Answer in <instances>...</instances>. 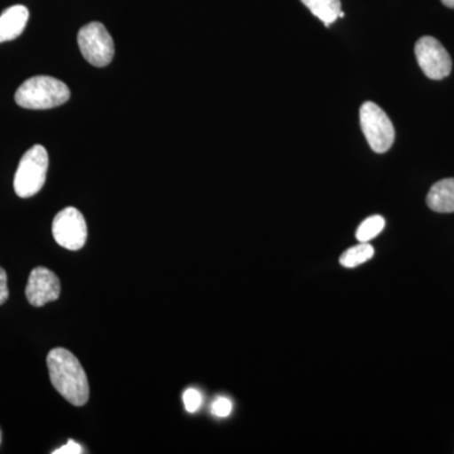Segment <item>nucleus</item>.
<instances>
[{"label":"nucleus","mask_w":454,"mask_h":454,"mask_svg":"<svg viewBox=\"0 0 454 454\" xmlns=\"http://www.w3.org/2000/svg\"><path fill=\"white\" fill-rule=\"evenodd\" d=\"M427 205L430 210L439 214L454 212V178L442 179L430 188L427 196Z\"/></svg>","instance_id":"nucleus-10"},{"label":"nucleus","mask_w":454,"mask_h":454,"mask_svg":"<svg viewBox=\"0 0 454 454\" xmlns=\"http://www.w3.org/2000/svg\"><path fill=\"white\" fill-rule=\"evenodd\" d=\"M61 294V283L50 269L37 267L29 274L26 297L33 307H43L50 301L59 300Z\"/></svg>","instance_id":"nucleus-8"},{"label":"nucleus","mask_w":454,"mask_h":454,"mask_svg":"<svg viewBox=\"0 0 454 454\" xmlns=\"http://www.w3.org/2000/svg\"><path fill=\"white\" fill-rule=\"evenodd\" d=\"M375 255V250L369 243H360L356 247H349L340 255V264L343 268H356L364 262H369Z\"/></svg>","instance_id":"nucleus-12"},{"label":"nucleus","mask_w":454,"mask_h":454,"mask_svg":"<svg viewBox=\"0 0 454 454\" xmlns=\"http://www.w3.org/2000/svg\"><path fill=\"white\" fill-rule=\"evenodd\" d=\"M83 453L82 447L77 444L76 442L70 439L66 446L59 448L53 454H82Z\"/></svg>","instance_id":"nucleus-17"},{"label":"nucleus","mask_w":454,"mask_h":454,"mask_svg":"<svg viewBox=\"0 0 454 454\" xmlns=\"http://www.w3.org/2000/svg\"><path fill=\"white\" fill-rule=\"evenodd\" d=\"M52 234L59 247L73 252L82 249L88 239V226L82 212L74 207L59 212L53 220Z\"/></svg>","instance_id":"nucleus-6"},{"label":"nucleus","mask_w":454,"mask_h":454,"mask_svg":"<svg viewBox=\"0 0 454 454\" xmlns=\"http://www.w3.org/2000/svg\"><path fill=\"white\" fill-rule=\"evenodd\" d=\"M49 153L40 145L32 146L20 160L14 176V191L22 199L37 195L46 182Z\"/></svg>","instance_id":"nucleus-3"},{"label":"nucleus","mask_w":454,"mask_h":454,"mask_svg":"<svg viewBox=\"0 0 454 454\" xmlns=\"http://www.w3.org/2000/svg\"><path fill=\"white\" fill-rule=\"evenodd\" d=\"M385 227V219L380 215H373V216L367 217L361 225L358 226L356 231V239L358 243H369L370 240L375 239L376 236L380 234Z\"/></svg>","instance_id":"nucleus-13"},{"label":"nucleus","mask_w":454,"mask_h":454,"mask_svg":"<svg viewBox=\"0 0 454 454\" xmlns=\"http://www.w3.org/2000/svg\"><path fill=\"white\" fill-rule=\"evenodd\" d=\"M203 402L202 394L199 390L190 387L184 393V408L188 413H195L201 408Z\"/></svg>","instance_id":"nucleus-14"},{"label":"nucleus","mask_w":454,"mask_h":454,"mask_svg":"<svg viewBox=\"0 0 454 454\" xmlns=\"http://www.w3.org/2000/svg\"><path fill=\"white\" fill-rule=\"evenodd\" d=\"M8 277L4 269L0 268V306L8 300Z\"/></svg>","instance_id":"nucleus-16"},{"label":"nucleus","mask_w":454,"mask_h":454,"mask_svg":"<svg viewBox=\"0 0 454 454\" xmlns=\"http://www.w3.org/2000/svg\"><path fill=\"white\" fill-rule=\"evenodd\" d=\"M29 20V11L25 5H13L0 16V43L13 41L25 31Z\"/></svg>","instance_id":"nucleus-9"},{"label":"nucleus","mask_w":454,"mask_h":454,"mask_svg":"<svg viewBox=\"0 0 454 454\" xmlns=\"http://www.w3.org/2000/svg\"><path fill=\"white\" fill-rule=\"evenodd\" d=\"M80 51L86 61L97 67H106L113 61L114 41L103 23L91 22L83 26L77 35Z\"/></svg>","instance_id":"nucleus-5"},{"label":"nucleus","mask_w":454,"mask_h":454,"mask_svg":"<svg viewBox=\"0 0 454 454\" xmlns=\"http://www.w3.org/2000/svg\"><path fill=\"white\" fill-rule=\"evenodd\" d=\"M301 2L312 12L313 16L322 20L325 27H330L339 18L340 0H301Z\"/></svg>","instance_id":"nucleus-11"},{"label":"nucleus","mask_w":454,"mask_h":454,"mask_svg":"<svg viewBox=\"0 0 454 454\" xmlns=\"http://www.w3.org/2000/svg\"><path fill=\"white\" fill-rule=\"evenodd\" d=\"M47 366L51 382L68 403L74 406L88 403V376L73 352L62 348H53L47 356Z\"/></svg>","instance_id":"nucleus-1"},{"label":"nucleus","mask_w":454,"mask_h":454,"mask_svg":"<svg viewBox=\"0 0 454 454\" xmlns=\"http://www.w3.org/2000/svg\"><path fill=\"white\" fill-rule=\"evenodd\" d=\"M441 2L443 3L446 7L454 9V0H441Z\"/></svg>","instance_id":"nucleus-18"},{"label":"nucleus","mask_w":454,"mask_h":454,"mask_svg":"<svg viewBox=\"0 0 454 454\" xmlns=\"http://www.w3.org/2000/svg\"><path fill=\"white\" fill-rule=\"evenodd\" d=\"M361 129L369 145L376 153L389 151L395 140V129L389 116L372 101H366L360 109Z\"/></svg>","instance_id":"nucleus-4"},{"label":"nucleus","mask_w":454,"mask_h":454,"mask_svg":"<svg viewBox=\"0 0 454 454\" xmlns=\"http://www.w3.org/2000/svg\"><path fill=\"white\" fill-rule=\"evenodd\" d=\"M211 411L215 417L217 418H227L232 411V403L231 400L227 399V397H217L211 405Z\"/></svg>","instance_id":"nucleus-15"},{"label":"nucleus","mask_w":454,"mask_h":454,"mask_svg":"<svg viewBox=\"0 0 454 454\" xmlns=\"http://www.w3.org/2000/svg\"><path fill=\"white\" fill-rule=\"evenodd\" d=\"M66 83L50 76H35L20 85L16 92V103L31 110L52 109L70 98Z\"/></svg>","instance_id":"nucleus-2"},{"label":"nucleus","mask_w":454,"mask_h":454,"mask_svg":"<svg viewBox=\"0 0 454 454\" xmlns=\"http://www.w3.org/2000/svg\"><path fill=\"white\" fill-rule=\"evenodd\" d=\"M415 57L424 74L432 80H443L452 71V59L443 44L426 35L415 44Z\"/></svg>","instance_id":"nucleus-7"}]
</instances>
